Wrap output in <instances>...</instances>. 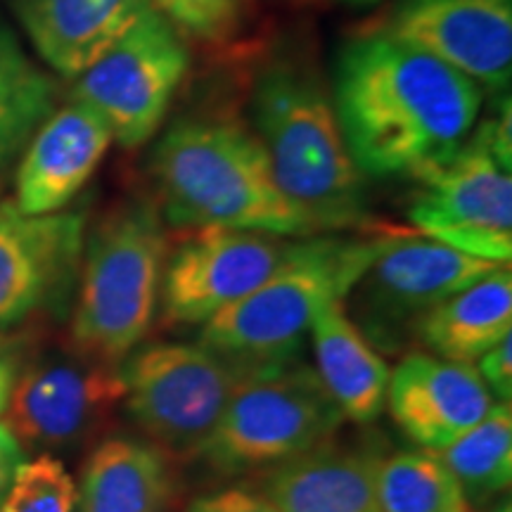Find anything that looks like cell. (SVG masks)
<instances>
[{
	"label": "cell",
	"mask_w": 512,
	"mask_h": 512,
	"mask_svg": "<svg viewBox=\"0 0 512 512\" xmlns=\"http://www.w3.org/2000/svg\"><path fill=\"white\" fill-rule=\"evenodd\" d=\"M332 100L366 178H418L472 136L484 91L437 57L366 29L339 50Z\"/></svg>",
	"instance_id": "6da1fadb"
},
{
	"label": "cell",
	"mask_w": 512,
	"mask_h": 512,
	"mask_svg": "<svg viewBox=\"0 0 512 512\" xmlns=\"http://www.w3.org/2000/svg\"><path fill=\"white\" fill-rule=\"evenodd\" d=\"M247 121L280 190L320 235L373 228L368 178L351 157L316 57L273 50L254 72Z\"/></svg>",
	"instance_id": "7a4b0ae2"
},
{
	"label": "cell",
	"mask_w": 512,
	"mask_h": 512,
	"mask_svg": "<svg viewBox=\"0 0 512 512\" xmlns=\"http://www.w3.org/2000/svg\"><path fill=\"white\" fill-rule=\"evenodd\" d=\"M150 178L157 207L174 228L320 235L280 190L264 145L235 112L178 114L152 147Z\"/></svg>",
	"instance_id": "3957f363"
},
{
	"label": "cell",
	"mask_w": 512,
	"mask_h": 512,
	"mask_svg": "<svg viewBox=\"0 0 512 512\" xmlns=\"http://www.w3.org/2000/svg\"><path fill=\"white\" fill-rule=\"evenodd\" d=\"M169 249L150 195L126 197L86 230L72 313L76 354L121 366L143 344L162 311Z\"/></svg>",
	"instance_id": "277c9868"
},
{
	"label": "cell",
	"mask_w": 512,
	"mask_h": 512,
	"mask_svg": "<svg viewBox=\"0 0 512 512\" xmlns=\"http://www.w3.org/2000/svg\"><path fill=\"white\" fill-rule=\"evenodd\" d=\"M392 233L311 235L264 285L202 325L200 344L238 368L297 358L325 304L347 297Z\"/></svg>",
	"instance_id": "5b68a950"
},
{
	"label": "cell",
	"mask_w": 512,
	"mask_h": 512,
	"mask_svg": "<svg viewBox=\"0 0 512 512\" xmlns=\"http://www.w3.org/2000/svg\"><path fill=\"white\" fill-rule=\"evenodd\" d=\"M344 415L316 368L297 361L240 368L214 432L197 453L216 472L266 470L328 444Z\"/></svg>",
	"instance_id": "8992f818"
},
{
	"label": "cell",
	"mask_w": 512,
	"mask_h": 512,
	"mask_svg": "<svg viewBox=\"0 0 512 512\" xmlns=\"http://www.w3.org/2000/svg\"><path fill=\"white\" fill-rule=\"evenodd\" d=\"M192 67L190 43L155 8L74 79L69 98L110 126L114 143L138 150L157 136Z\"/></svg>",
	"instance_id": "52a82bcc"
},
{
	"label": "cell",
	"mask_w": 512,
	"mask_h": 512,
	"mask_svg": "<svg viewBox=\"0 0 512 512\" xmlns=\"http://www.w3.org/2000/svg\"><path fill=\"white\" fill-rule=\"evenodd\" d=\"M498 266L415 230L392 233L344 297V309L380 354H399L434 306Z\"/></svg>",
	"instance_id": "ba28073f"
},
{
	"label": "cell",
	"mask_w": 512,
	"mask_h": 512,
	"mask_svg": "<svg viewBox=\"0 0 512 512\" xmlns=\"http://www.w3.org/2000/svg\"><path fill=\"white\" fill-rule=\"evenodd\" d=\"M126 411L152 444L197 456L214 432L240 368L202 344H147L119 366Z\"/></svg>",
	"instance_id": "9c48e42d"
},
{
	"label": "cell",
	"mask_w": 512,
	"mask_h": 512,
	"mask_svg": "<svg viewBox=\"0 0 512 512\" xmlns=\"http://www.w3.org/2000/svg\"><path fill=\"white\" fill-rule=\"evenodd\" d=\"M408 202L415 233L458 252L510 264L512 169L496 157L482 126H475L458 155L415 178Z\"/></svg>",
	"instance_id": "30bf717a"
},
{
	"label": "cell",
	"mask_w": 512,
	"mask_h": 512,
	"mask_svg": "<svg viewBox=\"0 0 512 512\" xmlns=\"http://www.w3.org/2000/svg\"><path fill=\"white\" fill-rule=\"evenodd\" d=\"M185 233L166 256L162 309L171 325L200 328L264 285L292 259L302 240L240 228Z\"/></svg>",
	"instance_id": "8fae6325"
},
{
	"label": "cell",
	"mask_w": 512,
	"mask_h": 512,
	"mask_svg": "<svg viewBox=\"0 0 512 512\" xmlns=\"http://www.w3.org/2000/svg\"><path fill=\"white\" fill-rule=\"evenodd\" d=\"M124 403L119 366L81 354L43 356L19 370L3 422L22 448L53 451L81 444Z\"/></svg>",
	"instance_id": "7c38bea8"
},
{
	"label": "cell",
	"mask_w": 512,
	"mask_h": 512,
	"mask_svg": "<svg viewBox=\"0 0 512 512\" xmlns=\"http://www.w3.org/2000/svg\"><path fill=\"white\" fill-rule=\"evenodd\" d=\"M86 230L83 211L34 216L0 202V332L72 297Z\"/></svg>",
	"instance_id": "4fadbf2b"
},
{
	"label": "cell",
	"mask_w": 512,
	"mask_h": 512,
	"mask_svg": "<svg viewBox=\"0 0 512 512\" xmlns=\"http://www.w3.org/2000/svg\"><path fill=\"white\" fill-rule=\"evenodd\" d=\"M368 29L437 57L482 91L508 93L512 0H396Z\"/></svg>",
	"instance_id": "5bb4252c"
},
{
	"label": "cell",
	"mask_w": 512,
	"mask_h": 512,
	"mask_svg": "<svg viewBox=\"0 0 512 512\" xmlns=\"http://www.w3.org/2000/svg\"><path fill=\"white\" fill-rule=\"evenodd\" d=\"M112 145L105 119L86 102L69 98L43 121L17 159L12 202L34 216L67 209Z\"/></svg>",
	"instance_id": "9a60e30c"
},
{
	"label": "cell",
	"mask_w": 512,
	"mask_h": 512,
	"mask_svg": "<svg viewBox=\"0 0 512 512\" xmlns=\"http://www.w3.org/2000/svg\"><path fill=\"white\" fill-rule=\"evenodd\" d=\"M387 406L399 430L427 451H441L494 406L472 363L411 351L389 375Z\"/></svg>",
	"instance_id": "2e32d148"
},
{
	"label": "cell",
	"mask_w": 512,
	"mask_h": 512,
	"mask_svg": "<svg viewBox=\"0 0 512 512\" xmlns=\"http://www.w3.org/2000/svg\"><path fill=\"white\" fill-rule=\"evenodd\" d=\"M10 8L38 60L74 81L152 5L150 0H10Z\"/></svg>",
	"instance_id": "e0dca14e"
},
{
	"label": "cell",
	"mask_w": 512,
	"mask_h": 512,
	"mask_svg": "<svg viewBox=\"0 0 512 512\" xmlns=\"http://www.w3.org/2000/svg\"><path fill=\"white\" fill-rule=\"evenodd\" d=\"M370 448L328 444L271 467L264 494L278 512H377Z\"/></svg>",
	"instance_id": "ac0fdd59"
},
{
	"label": "cell",
	"mask_w": 512,
	"mask_h": 512,
	"mask_svg": "<svg viewBox=\"0 0 512 512\" xmlns=\"http://www.w3.org/2000/svg\"><path fill=\"white\" fill-rule=\"evenodd\" d=\"M316 373L344 420L370 425L387 406L389 370L380 351L349 318L342 299L325 304L311 325Z\"/></svg>",
	"instance_id": "d6986e66"
},
{
	"label": "cell",
	"mask_w": 512,
	"mask_h": 512,
	"mask_svg": "<svg viewBox=\"0 0 512 512\" xmlns=\"http://www.w3.org/2000/svg\"><path fill=\"white\" fill-rule=\"evenodd\" d=\"M176 498L171 456L152 441L107 439L83 467L74 512H169Z\"/></svg>",
	"instance_id": "ffe728a7"
},
{
	"label": "cell",
	"mask_w": 512,
	"mask_h": 512,
	"mask_svg": "<svg viewBox=\"0 0 512 512\" xmlns=\"http://www.w3.org/2000/svg\"><path fill=\"white\" fill-rule=\"evenodd\" d=\"M512 330V273L508 264L451 294L420 320L415 342L448 361H477Z\"/></svg>",
	"instance_id": "44dd1931"
},
{
	"label": "cell",
	"mask_w": 512,
	"mask_h": 512,
	"mask_svg": "<svg viewBox=\"0 0 512 512\" xmlns=\"http://www.w3.org/2000/svg\"><path fill=\"white\" fill-rule=\"evenodd\" d=\"M57 105L60 83L0 17V174L17 164Z\"/></svg>",
	"instance_id": "7402d4cb"
},
{
	"label": "cell",
	"mask_w": 512,
	"mask_h": 512,
	"mask_svg": "<svg viewBox=\"0 0 512 512\" xmlns=\"http://www.w3.org/2000/svg\"><path fill=\"white\" fill-rule=\"evenodd\" d=\"M377 512H472L470 498L437 451H401L375 467Z\"/></svg>",
	"instance_id": "603a6c76"
},
{
	"label": "cell",
	"mask_w": 512,
	"mask_h": 512,
	"mask_svg": "<svg viewBox=\"0 0 512 512\" xmlns=\"http://www.w3.org/2000/svg\"><path fill=\"white\" fill-rule=\"evenodd\" d=\"M437 453L470 503L508 491L512 482L510 401H496L475 427Z\"/></svg>",
	"instance_id": "cb8c5ba5"
},
{
	"label": "cell",
	"mask_w": 512,
	"mask_h": 512,
	"mask_svg": "<svg viewBox=\"0 0 512 512\" xmlns=\"http://www.w3.org/2000/svg\"><path fill=\"white\" fill-rule=\"evenodd\" d=\"M150 5L190 46L211 50L235 46L252 12V0H150Z\"/></svg>",
	"instance_id": "d4e9b609"
},
{
	"label": "cell",
	"mask_w": 512,
	"mask_h": 512,
	"mask_svg": "<svg viewBox=\"0 0 512 512\" xmlns=\"http://www.w3.org/2000/svg\"><path fill=\"white\" fill-rule=\"evenodd\" d=\"M76 484L62 460L48 453L24 460L5 496L3 512H74Z\"/></svg>",
	"instance_id": "484cf974"
},
{
	"label": "cell",
	"mask_w": 512,
	"mask_h": 512,
	"mask_svg": "<svg viewBox=\"0 0 512 512\" xmlns=\"http://www.w3.org/2000/svg\"><path fill=\"white\" fill-rule=\"evenodd\" d=\"M475 370L498 401H512V339L510 335L477 358Z\"/></svg>",
	"instance_id": "4316f807"
},
{
	"label": "cell",
	"mask_w": 512,
	"mask_h": 512,
	"mask_svg": "<svg viewBox=\"0 0 512 512\" xmlns=\"http://www.w3.org/2000/svg\"><path fill=\"white\" fill-rule=\"evenodd\" d=\"M185 512H278L264 494L233 486V489L216 491L195 498Z\"/></svg>",
	"instance_id": "83f0119b"
},
{
	"label": "cell",
	"mask_w": 512,
	"mask_h": 512,
	"mask_svg": "<svg viewBox=\"0 0 512 512\" xmlns=\"http://www.w3.org/2000/svg\"><path fill=\"white\" fill-rule=\"evenodd\" d=\"M24 463V448L5 422H0V512L17 467Z\"/></svg>",
	"instance_id": "f1b7e54d"
},
{
	"label": "cell",
	"mask_w": 512,
	"mask_h": 512,
	"mask_svg": "<svg viewBox=\"0 0 512 512\" xmlns=\"http://www.w3.org/2000/svg\"><path fill=\"white\" fill-rule=\"evenodd\" d=\"M19 347L12 339L0 335V418L8 411V403L15 389V382L22 370V361H19Z\"/></svg>",
	"instance_id": "f546056e"
},
{
	"label": "cell",
	"mask_w": 512,
	"mask_h": 512,
	"mask_svg": "<svg viewBox=\"0 0 512 512\" xmlns=\"http://www.w3.org/2000/svg\"><path fill=\"white\" fill-rule=\"evenodd\" d=\"M339 3H344V5H351V8H368V5L382 3V0H339Z\"/></svg>",
	"instance_id": "4dcf8cb0"
},
{
	"label": "cell",
	"mask_w": 512,
	"mask_h": 512,
	"mask_svg": "<svg viewBox=\"0 0 512 512\" xmlns=\"http://www.w3.org/2000/svg\"><path fill=\"white\" fill-rule=\"evenodd\" d=\"M491 512H512V503H510V498L505 496L503 501H498V503H496V508L491 510Z\"/></svg>",
	"instance_id": "1f68e13d"
},
{
	"label": "cell",
	"mask_w": 512,
	"mask_h": 512,
	"mask_svg": "<svg viewBox=\"0 0 512 512\" xmlns=\"http://www.w3.org/2000/svg\"><path fill=\"white\" fill-rule=\"evenodd\" d=\"M292 5H313V3H318V0H290Z\"/></svg>",
	"instance_id": "d6a6232c"
}]
</instances>
